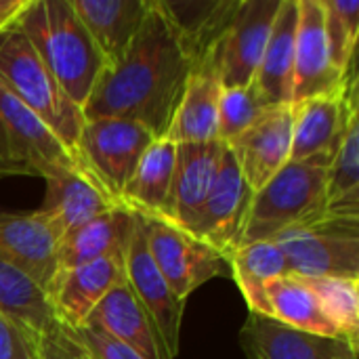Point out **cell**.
Instances as JSON below:
<instances>
[{
    "mask_svg": "<svg viewBox=\"0 0 359 359\" xmlns=\"http://www.w3.org/2000/svg\"><path fill=\"white\" fill-rule=\"evenodd\" d=\"M219 59H208L196 65L185 82L181 101L172 116L166 137L175 143H210L219 128V99H221Z\"/></svg>",
    "mask_w": 359,
    "mask_h": 359,
    "instance_id": "22",
    "label": "cell"
},
{
    "mask_svg": "<svg viewBox=\"0 0 359 359\" xmlns=\"http://www.w3.org/2000/svg\"><path fill=\"white\" fill-rule=\"evenodd\" d=\"M72 332L93 359H143L133 349H128L126 345H122L120 341H116L114 337H109L107 332L95 326H80V328H74Z\"/></svg>",
    "mask_w": 359,
    "mask_h": 359,
    "instance_id": "34",
    "label": "cell"
},
{
    "mask_svg": "<svg viewBox=\"0 0 359 359\" xmlns=\"http://www.w3.org/2000/svg\"><path fill=\"white\" fill-rule=\"evenodd\" d=\"M124 280L135 299L139 301V305L143 307V311L149 316L151 324L156 326L170 358L175 359L179 353L185 303L172 294L166 280L158 271L149 255L145 227L139 215H135L130 240L124 250Z\"/></svg>",
    "mask_w": 359,
    "mask_h": 359,
    "instance_id": "10",
    "label": "cell"
},
{
    "mask_svg": "<svg viewBox=\"0 0 359 359\" xmlns=\"http://www.w3.org/2000/svg\"><path fill=\"white\" fill-rule=\"evenodd\" d=\"M61 90L82 109L105 67L69 0H27L15 17Z\"/></svg>",
    "mask_w": 359,
    "mask_h": 359,
    "instance_id": "2",
    "label": "cell"
},
{
    "mask_svg": "<svg viewBox=\"0 0 359 359\" xmlns=\"http://www.w3.org/2000/svg\"><path fill=\"white\" fill-rule=\"evenodd\" d=\"M57 244L38 210H0V261L29 276L46 292L57 276Z\"/></svg>",
    "mask_w": 359,
    "mask_h": 359,
    "instance_id": "18",
    "label": "cell"
},
{
    "mask_svg": "<svg viewBox=\"0 0 359 359\" xmlns=\"http://www.w3.org/2000/svg\"><path fill=\"white\" fill-rule=\"evenodd\" d=\"M267 301L271 320L307 334L343 339L332 322L324 316L316 294L309 286L294 276H282L267 284Z\"/></svg>",
    "mask_w": 359,
    "mask_h": 359,
    "instance_id": "29",
    "label": "cell"
},
{
    "mask_svg": "<svg viewBox=\"0 0 359 359\" xmlns=\"http://www.w3.org/2000/svg\"><path fill=\"white\" fill-rule=\"evenodd\" d=\"M229 276L236 280L248 311L255 316L271 318L267 284L276 278L288 276L280 246L273 240L240 246L229 257Z\"/></svg>",
    "mask_w": 359,
    "mask_h": 359,
    "instance_id": "28",
    "label": "cell"
},
{
    "mask_svg": "<svg viewBox=\"0 0 359 359\" xmlns=\"http://www.w3.org/2000/svg\"><path fill=\"white\" fill-rule=\"evenodd\" d=\"M191 63L158 0H151L145 21L124 55L105 65L97 78L82 116L124 118L145 126L156 139L166 137Z\"/></svg>",
    "mask_w": 359,
    "mask_h": 359,
    "instance_id": "1",
    "label": "cell"
},
{
    "mask_svg": "<svg viewBox=\"0 0 359 359\" xmlns=\"http://www.w3.org/2000/svg\"><path fill=\"white\" fill-rule=\"evenodd\" d=\"M269 105L263 101L255 84L223 88L219 99V128L217 139L221 143H231L240 137Z\"/></svg>",
    "mask_w": 359,
    "mask_h": 359,
    "instance_id": "33",
    "label": "cell"
},
{
    "mask_svg": "<svg viewBox=\"0 0 359 359\" xmlns=\"http://www.w3.org/2000/svg\"><path fill=\"white\" fill-rule=\"evenodd\" d=\"M326 168L318 160H288L252 194L240 246L273 240L288 227L326 215Z\"/></svg>",
    "mask_w": 359,
    "mask_h": 359,
    "instance_id": "4",
    "label": "cell"
},
{
    "mask_svg": "<svg viewBox=\"0 0 359 359\" xmlns=\"http://www.w3.org/2000/svg\"><path fill=\"white\" fill-rule=\"evenodd\" d=\"M156 137L124 118H88L82 124L76 158L120 204V194L139 158Z\"/></svg>",
    "mask_w": 359,
    "mask_h": 359,
    "instance_id": "7",
    "label": "cell"
},
{
    "mask_svg": "<svg viewBox=\"0 0 359 359\" xmlns=\"http://www.w3.org/2000/svg\"><path fill=\"white\" fill-rule=\"evenodd\" d=\"M273 242L284 255L288 276L359 280V219L322 215L288 227Z\"/></svg>",
    "mask_w": 359,
    "mask_h": 359,
    "instance_id": "5",
    "label": "cell"
},
{
    "mask_svg": "<svg viewBox=\"0 0 359 359\" xmlns=\"http://www.w3.org/2000/svg\"><path fill=\"white\" fill-rule=\"evenodd\" d=\"M0 88L34 111L76 154L84 124L82 109L61 90L15 21L0 29Z\"/></svg>",
    "mask_w": 359,
    "mask_h": 359,
    "instance_id": "3",
    "label": "cell"
},
{
    "mask_svg": "<svg viewBox=\"0 0 359 359\" xmlns=\"http://www.w3.org/2000/svg\"><path fill=\"white\" fill-rule=\"evenodd\" d=\"M316 294L324 316L339 334L351 343L359 337V280L351 278H313L303 280ZM359 345V343H358Z\"/></svg>",
    "mask_w": 359,
    "mask_h": 359,
    "instance_id": "31",
    "label": "cell"
},
{
    "mask_svg": "<svg viewBox=\"0 0 359 359\" xmlns=\"http://www.w3.org/2000/svg\"><path fill=\"white\" fill-rule=\"evenodd\" d=\"M27 0H0V29H4L8 23L15 21V17L21 13Z\"/></svg>",
    "mask_w": 359,
    "mask_h": 359,
    "instance_id": "37",
    "label": "cell"
},
{
    "mask_svg": "<svg viewBox=\"0 0 359 359\" xmlns=\"http://www.w3.org/2000/svg\"><path fill=\"white\" fill-rule=\"evenodd\" d=\"M172 23L191 69L219 59L221 40L240 6V0H158Z\"/></svg>",
    "mask_w": 359,
    "mask_h": 359,
    "instance_id": "20",
    "label": "cell"
},
{
    "mask_svg": "<svg viewBox=\"0 0 359 359\" xmlns=\"http://www.w3.org/2000/svg\"><path fill=\"white\" fill-rule=\"evenodd\" d=\"M280 2L282 0H240L219 46V76L223 88L255 82Z\"/></svg>",
    "mask_w": 359,
    "mask_h": 359,
    "instance_id": "11",
    "label": "cell"
},
{
    "mask_svg": "<svg viewBox=\"0 0 359 359\" xmlns=\"http://www.w3.org/2000/svg\"><path fill=\"white\" fill-rule=\"evenodd\" d=\"M44 181L46 196L38 212L57 242L84 223L120 206L82 164L65 168Z\"/></svg>",
    "mask_w": 359,
    "mask_h": 359,
    "instance_id": "15",
    "label": "cell"
},
{
    "mask_svg": "<svg viewBox=\"0 0 359 359\" xmlns=\"http://www.w3.org/2000/svg\"><path fill=\"white\" fill-rule=\"evenodd\" d=\"M0 162L6 175L42 179L80 164L76 154L4 88H0Z\"/></svg>",
    "mask_w": 359,
    "mask_h": 359,
    "instance_id": "6",
    "label": "cell"
},
{
    "mask_svg": "<svg viewBox=\"0 0 359 359\" xmlns=\"http://www.w3.org/2000/svg\"><path fill=\"white\" fill-rule=\"evenodd\" d=\"M248 359H358L359 345L292 330L271 318L250 313L240 330Z\"/></svg>",
    "mask_w": 359,
    "mask_h": 359,
    "instance_id": "17",
    "label": "cell"
},
{
    "mask_svg": "<svg viewBox=\"0 0 359 359\" xmlns=\"http://www.w3.org/2000/svg\"><path fill=\"white\" fill-rule=\"evenodd\" d=\"M0 359H38V343L0 316Z\"/></svg>",
    "mask_w": 359,
    "mask_h": 359,
    "instance_id": "36",
    "label": "cell"
},
{
    "mask_svg": "<svg viewBox=\"0 0 359 359\" xmlns=\"http://www.w3.org/2000/svg\"><path fill=\"white\" fill-rule=\"evenodd\" d=\"M38 359H93L74 337V332L57 324L50 332L38 339Z\"/></svg>",
    "mask_w": 359,
    "mask_h": 359,
    "instance_id": "35",
    "label": "cell"
},
{
    "mask_svg": "<svg viewBox=\"0 0 359 359\" xmlns=\"http://www.w3.org/2000/svg\"><path fill=\"white\" fill-rule=\"evenodd\" d=\"M141 221L149 255L179 301L185 303L208 280L229 276V259L202 240L156 217H141Z\"/></svg>",
    "mask_w": 359,
    "mask_h": 359,
    "instance_id": "8",
    "label": "cell"
},
{
    "mask_svg": "<svg viewBox=\"0 0 359 359\" xmlns=\"http://www.w3.org/2000/svg\"><path fill=\"white\" fill-rule=\"evenodd\" d=\"M120 280H124V250L61 273L48 290L59 324L72 330L84 326L93 309Z\"/></svg>",
    "mask_w": 359,
    "mask_h": 359,
    "instance_id": "19",
    "label": "cell"
},
{
    "mask_svg": "<svg viewBox=\"0 0 359 359\" xmlns=\"http://www.w3.org/2000/svg\"><path fill=\"white\" fill-rule=\"evenodd\" d=\"M225 143H177V164L166 208L160 217L181 231L194 236L206 198L217 179Z\"/></svg>",
    "mask_w": 359,
    "mask_h": 359,
    "instance_id": "13",
    "label": "cell"
},
{
    "mask_svg": "<svg viewBox=\"0 0 359 359\" xmlns=\"http://www.w3.org/2000/svg\"><path fill=\"white\" fill-rule=\"evenodd\" d=\"M252 194L255 191L242 177L233 154L225 145L217 179L206 198L194 238L202 240L229 259L240 248V236Z\"/></svg>",
    "mask_w": 359,
    "mask_h": 359,
    "instance_id": "12",
    "label": "cell"
},
{
    "mask_svg": "<svg viewBox=\"0 0 359 359\" xmlns=\"http://www.w3.org/2000/svg\"><path fill=\"white\" fill-rule=\"evenodd\" d=\"M345 78L347 74L343 76L341 72H337L330 59L322 0H299L294 78L290 103L332 93L345 82Z\"/></svg>",
    "mask_w": 359,
    "mask_h": 359,
    "instance_id": "16",
    "label": "cell"
},
{
    "mask_svg": "<svg viewBox=\"0 0 359 359\" xmlns=\"http://www.w3.org/2000/svg\"><path fill=\"white\" fill-rule=\"evenodd\" d=\"M326 215L359 219V111L326 168Z\"/></svg>",
    "mask_w": 359,
    "mask_h": 359,
    "instance_id": "30",
    "label": "cell"
},
{
    "mask_svg": "<svg viewBox=\"0 0 359 359\" xmlns=\"http://www.w3.org/2000/svg\"><path fill=\"white\" fill-rule=\"evenodd\" d=\"M105 65L116 63L139 32L151 0H69Z\"/></svg>",
    "mask_w": 359,
    "mask_h": 359,
    "instance_id": "23",
    "label": "cell"
},
{
    "mask_svg": "<svg viewBox=\"0 0 359 359\" xmlns=\"http://www.w3.org/2000/svg\"><path fill=\"white\" fill-rule=\"evenodd\" d=\"M330 59L343 76L355 67V50L359 38L358 0H322Z\"/></svg>",
    "mask_w": 359,
    "mask_h": 359,
    "instance_id": "32",
    "label": "cell"
},
{
    "mask_svg": "<svg viewBox=\"0 0 359 359\" xmlns=\"http://www.w3.org/2000/svg\"><path fill=\"white\" fill-rule=\"evenodd\" d=\"M135 215L126 210L124 206H118L82 227L67 233L57 244V276L67 273L80 265L93 263L97 259H103L111 252L126 250V244L130 240Z\"/></svg>",
    "mask_w": 359,
    "mask_h": 359,
    "instance_id": "26",
    "label": "cell"
},
{
    "mask_svg": "<svg viewBox=\"0 0 359 359\" xmlns=\"http://www.w3.org/2000/svg\"><path fill=\"white\" fill-rule=\"evenodd\" d=\"M358 101V72L351 69L345 82L332 93L292 103L290 160H318L330 164L343 141L349 118L359 111Z\"/></svg>",
    "mask_w": 359,
    "mask_h": 359,
    "instance_id": "9",
    "label": "cell"
},
{
    "mask_svg": "<svg viewBox=\"0 0 359 359\" xmlns=\"http://www.w3.org/2000/svg\"><path fill=\"white\" fill-rule=\"evenodd\" d=\"M6 175V170H4V166H2V162H0V177H4Z\"/></svg>",
    "mask_w": 359,
    "mask_h": 359,
    "instance_id": "38",
    "label": "cell"
},
{
    "mask_svg": "<svg viewBox=\"0 0 359 359\" xmlns=\"http://www.w3.org/2000/svg\"><path fill=\"white\" fill-rule=\"evenodd\" d=\"M84 326H95L143 359H172L156 326L143 311L126 280H120L93 309Z\"/></svg>",
    "mask_w": 359,
    "mask_h": 359,
    "instance_id": "21",
    "label": "cell"
},
{
    "mask_svg": "<svg viewBox=\"0 0 359 359\" xmlns=\"http://www.w3.org/2000/svg\"><path fill=\"white\" fill-rule=\"evenodd\" d=\"M297 23H299V0H282L259 72L252 82L269 107L286 105L292 101Z\"/></svg>",
    "mask_w": 359,
    "mask_h": 359,
    "instance_id": "24",
    "label": "cell"
},
{
    "mask_svg": "<svg viewBox=\"0 0 359 359\" xmlns=\"http://www.w3.org/2000/svg\"><path fill=\"white\" fill-rule=\"evenodd\" d=\"M177 164V143L158 137L139 158L122 194L120 206L141 217H160L166 208Z\"/></svg>",
    "mask_w": 359,
    "mask_h": 359,
    "instance_id": "25",
    "label": "cell"
},
{
    "mask_svg": "<svg viewBox=\"0 0 359 359\" xmlns=\"http://www.w3.org/2000/svg\"><path fill=\"white\" fill-rule=\"evenodd\" d=\"M292 120V103L267 107L240 137L227 143L252 191L261 189L290 160Z\"/></svg>",
    "mask_w": 359,
    "mask_h": 359,
    "instance_id": "14",
    "label": "cell"
},
{
    "mask_svg": "<svg viewBox=\"0 0 359 359\" xmlns=\"http://www.w3.org/2000/svg\"><path fill=\"white\" fill-rule=\"evenodd\" d=\"M0 316L36 343L59 324L48 292L4 261H0Z\"/></svg>",
    "mask_w": 359,
    "mask_h": 359,
    "instance_id": "27",
    "label": "cell"
}]
</instances>
